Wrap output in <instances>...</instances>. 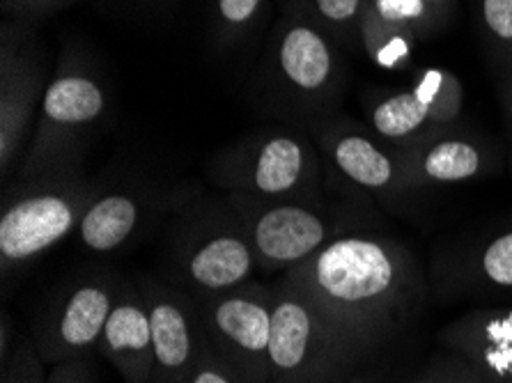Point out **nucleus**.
I'll use <instances>...</instances> for the list:
<instances>
[{
  "label": "nucleus",
  "instance_id": "nucleus-1",
  "mask_svg": "<svg viewBox=\"0 0 512 383\" xmlns=\"http://www.w3.org/2000/svg\"><path fill=\"white\" fill-rule=\"evenodd\" d=\"M283 280L375 354L414 322L428 294L416 255L382 230L336 239Z\"/></svg>",
  "mask_w": 512,
  "mask_h": 383
},
{
  "label": "nucleus",
  "instance_id": "nucleus-2",
  "mask_svg": "<svg viewBox=\"0 0 512 383\" xmlns=\"http://www.w3.org/2000/svg\"><path fill=\"white\" fill-rule=\"evenodd\" d=\"M242 221L258 255L260 271H290L320 253L333 241L354 232L375 230L377 216L368 198L327 191L306 198L262 200L251 195L223 193Z\"/></svg>",
  "mask_w": 512,
  "mask_h": 383
},
{
  "label": "nucleus",
  "instance_id": "nucleus-3",
  "mask_svg": "<svg viewBox=\"0 0 512 383\" xmlns=\"http://www.w3.org/2000/svg\"><path fill=\"white\" fill-rule=\"evenodd\" d=\"M168 232V278L196 299L251 283L260 271L251 239L223 200H191L177 189Z\"/></svg>",
  "mask_w": 512,
  "mask_h": 383
},
{
  "label": "nucleus",
  "instance_id": "nucleus-4",
  "mask_svg": "<svg viewBox=\"0 0 512 383\" xmlns=\"http://www.w3.org/2000/svg\"><path fill=\"white\" fill-rule=\"evenodd\" d=\"M99 189L102 182L85 175L83 166L7 182L0 205V271L5 283L76 234Z\"/></svg>",
  "mask_w": 512,
  "mask_h": 383
},
{
  "label": "nucleus",
  "instance_id": "nucleus-5",
  "mask_svg": "<svg viewBox=\"0 0 512 383\" xmlns=\"http://www.w3.org/2000/svg\"><path fill=\"white\" fill-rule=\"evenodd\" d=\"M372 356L375 351L324 315L304 292L283 278L274 285L271 381L336 383Z\"/></svg>",
  "mask_w": 512,
  "mask_h": 383
},
{
  "label": "nucleus",
  "instance_id": "nucleus-6",
  "mask_svg": "<svg viewBox=\"0 0 512 383\" xmlns=\"http://www.w3.org/2000/svg\"><path fill=\"white\" fill-rule=\"evenodd\" d=\"M209 179L223 193L251 198H306L327 191L320 152L308 138L287 131L246 138L212 159Z\"/></svg>",
  "mask_w": 512,
  "mask_h": 383
},
{
  "label": "nucleus",
  "instance_id": "nucleus-7",
  "mask_svg": "<svg viewBox=\"0 0 512 383\" xmlns=\"http://www.w3.org/2000/svg\"><path fill=\"white\" fill-rule=\"evenodd\" d=\"M209 349L239 383H269L274 287L251 280L230 292L198 299Z\"/></svg>",
  "mask_w": 512,
  "mask_h": 383
},
{
  "label": "nucleus",
  "instance_id": "nucleus-8",
  "mask_svg": "<svg viewBox=\"0 0 512 383\" xmlns=\"http://www.w3.org/2000/svg\"><path fill=\"white\" fill-rule=\"evenodd\" d=\"M120 285L122 278L113 271H83L42 303L30 340L46 367L99 349Z\"/></svg>",
  "mask_w": 512,
  "mask_h": 383
},
{
  "label": "nucleus",
  "instance_id": "nucleus-9",
  "mask_svg": "<svg viewBox=\"0 0 512 383\" xmlns=\"http://www.w3.org/2000/svg\"><path fill=\"white\" fill-rule=\"evenodd\" d=\"M104 108V88L95 78L79 69L60 72L46 85L40 129L14 177L26 179L81 166L79 134L102 117Z\"/></svg>",
  "mask_w": 512,
  "mask_h": 383
},
{
  "label": "nucleus",
  "instance_id": "nucleus-10",
  "mask_svg": "<svg viewBox=\"0 0 512 383\" xmlns=\"http://www.w3.org/2000/svg\"><path fill=\"white\" fill-rule=\"evenodd\" d=\"M317 145L331 177L349 193L375 198L384 207H402L416 195L402 166L398 147L386 143L375 131L329 124L317 131Z\"/></svg>",
  "mask_w": 512,
  "mask_h": 383
},
{
  "label": "nucleus",
  "instance_id": "nucleus-11",
  "mask_svg": "<svg viewBox=\"0 0 512 383\" xmlns=\"http://www.w3.org/2000/svg\"><path fill=\"white\" fill-rule=\"evenodd\" d=\"M141 287L152 324V383H184L207 349L198 299L168 276H143Z\"/></svg>",
  "mask_w": 512,
  "mask_h": 383
},
{
  "label": "nucleus",
  "instance_id": "nucleus-12",
  "mask_svg": "<svg viewBox=\"0 0 512 383\" xmlns=\"http://www.w3.org/2000/svg\"><path fill=\"white\" fill-rule=\"evenodd\" d=\"M177 191L154 184H122L104 186L90 202L79 228L76 241L81 250L92 255H113L129 250L141 241L147 230L168 211H173Z\"/></svg>",
  "mask_w": 512,
  "mask_h": 383
},
{
  "label": "nucleus",
  "instance_id": "nucleus-13",
  "mask_svg": "<svg viewBox=\"0 0 512 383\" xmlns=\"http://www.w3.org/2000/svg\"><path fill=\"white\" fill-rule=\"evenodd\" d=\"M462 113V83L446 69H425L407 92L379 99L370 127L393 147H407L455 127Z\"/></svg>",
  "mask_w": 512,
  "mask_h": 383
},
{
  "label": "nucleus",
  "instance_id": "nucleus-14",
  "mask_svg": "<svg viewBox=\"0 0 512 383\" xmlns=\"http://www.w3.org/2000/svg\"><path fill=\"white\" fill-rule=\"evenodd\" d=\"M400 161L411 189L476 182L501 173L503 156L487 140L460 134L455 127L430 136L421 143L398 147Z\"/></svg>",
  "mask_w": 512,
  "mask_h": 383
},
{
  "label": "nucleus",
  "instance_id": "nucleus-15",
  "mask_svg": "<svg viewBox=\"0 0 512 383\" xmlns=\"http://www.w3.org/2000/svg\"><path fill=\"white\" fill-rule=\"evenodd\" d=\"M432 271L448 296L512 294V228L441 248Z\"/></svg>",
  "mask_w": 512,
  "mask_h": 383
},
{
  "label": "nucleus",
  "instance_id": "nucleus-16",
  "mask_svg": "<svg viewBox=\"0 0 512 383\" xmlns=\"http://www.w3.org/2000/svg\"><path fill=\"white\" fill-rule=\"evenodd\" d=\"M437 340L487 383H512V306L464 312L441 328Z\"/></svg>",
  "mask_w": 512,
  "mask_h": 383
},
{
  "label": "nucleus",
  "instance_id": "nucleus-17",
  "mask_svg": "<svg viewBox=\"0 0 512 383\" xmlns=\"http://www.w3.org/2000/svg\"><path fill=\"white\" fill-rule=\"evenodd\" d=\"M99 351L118 370L124 383H152V324L141 280L122 278L118 299L99 340Z\"/></svg>",
  "mask_w": 512,
  "mask_h": 383
},
{
  "label": "nucleus",
  "instance_id": "nucleus-18",
  "mask_svg": "<svg viewBox=\"0 0 512 383\" xmlns=\"http://www.w3.org/2000/svg\"><path fill=\"white\" fill-rule=\"evenodd\" d=\"M274 67L283 88L294 97L315 99L329 95L336 78V56L327 35L304 21L287 23L278 37Z\"/></svg>",
  "mask_w": 512,
  "mask_h": 383
},
{
  "label": "nucleus",
  "instance_id": "nucleus-19",
  "mask_svg": "<svg viewBox=\"0 0 512 383\" xmlns=\"http://www.w3.org/2000/svg\"><path fill=\"white\" fill-rule=\"evenodd\" d=\"M363 46H366L370 58L384 69H402L411 62L416 35L407 26L384 19L370 3L363 10L361 19Z\"/></svg>",
  "mask_w": 512,
  "mask_h": 383
},
{
  "label": "nucleus",
  "instance_id": "nucleus-20",
  "mask_svg": "<svg viewBox=\"0 0 512 383\" xmlns=\"http://www.w3.org/2000/svg\"><path fill=\"white\" fill-rule=\"evenodd\" d=\"M384 19L402 23L414 35L437 30L439 21L451 10V0H370Z\"/></svg>",
  "mask_w": 512,
  "mask_h": 383
},
{
  "label": "nucleus",
  "instance_id": "nucleus-21",
  "mask_svg": "<svg viewBox=\"0 0 512 383\" xmlns=\"http://www.w3.org/2000/svg\"><path fill=\"white\" fill-rule=\"evenodd\" d=\"M476 12L487 46L512 72V0H476Z\"/></svg>",
  "mask_w": 512,
  "mask_h": 383
},
{
  "label": "nucleus",
  "instance_id": "nucleus-22",
  "mask_svg": "<svg viewBox=\"0 0 512 383\" xmlns=\"http://www.w3.org/2000/svg\"><path fill=\"white\" fill-rule=\"evenodd\" d=\"M398 383H487L473 367L453 351L446 349V354L432 356V361L425 363L416 374Z\"/></svg>",
  "mask_w": 512,
  "mask_h": 383
},
{
  "label": "nucleus",
  "instance_id": "nucleus-23",
  "mask_svg": "<svg viewBox=\"0 0 512 383\" xmlns=\"http://www.w3.org/2000/svg\"><path fill=\"white\" fill-rule=\"evenodd\" d=\"M46 363L33 340H19L12 356L3 363L0 383H46Z\"/></svg>",
  "mask_w": 512,
  "mask_h": 383
},
{
  "label": "nucleus",
  "instance_id": "nucleus-24",
  "mask_svg": "<svg viewBox=\"0 0 512 383\" xmlns=\"http://www.w3.org/2000/svg\"><path fill=\"white\" fill-rule=\"evenodd\" d=\"M306 3L324 26L349 33L354 26H361L368 0H306Z\"/></svg>",
  "mask_w": 512,
  "mask_h": 383
},
{
  "label": "nucleus",
  "instance_id": "nucleus-25",
  "mask_svg": "<svg viewBox=\"0 0 512 383\" xmlns=\"http://www.w3.org/2000/svg\"><path fill=\"white\" fill-rule=\"evenodd\" d=\"M262 0H216V14L228 33L246 28L260 12Z\"/></svg>",
  "mask_w": 512,
  "mask_h": 383
},
{
  "label": "nucleus",
  "instance_id": "nucleus-26",
  "mask_svg": "<svg viewBox=\"0 0 512 383\" xmlns=\"http://www.w3.org/2000/svg\"><path fill=\"white\" fill-rule=\"evenodd\" d=\"M46 383H97L95 372H92V363L88 356L72 358V361H62L58 365H51L46 372Z\"/></svg>",
  "mask_w": 512,
  "mask_h": 383
},
{
  "label": "nucleus",
  "instance_id": "nucleus-27",
  "mask_svg": "<svg viewBox=\"0 0 512 383\" xmlns=\"http://www.w3.org/2000/svg\"><path fill=\"white\" fill-rule=\"evenodd\" d=\"M184 383H239V381L235 379V374L228 370V365L223 363L207 345L198 367L191 372V377Z\"/></svg>",
  "mask_w": 512,
  "mask_h": 383
},
{
  "label": "nucleus",
  "instance_id": "nucleus-28",
  "mask_svg": "<svg viewBox=\"0 0 512 383\" xmlns=\"http://www.w3.org/2000/svg\"><path fill=\"white\" fill-rule=\"evenodd\" d=\"M501 101H503V113H506L508 131H510V170H512V72L506 74L501 81Z\"/></svg>",
  "mask_w": 512,
  "mask_h": 383
},
{
  "label": "nucleus",
  "instance_id": "nucleus-29",
  "mask_svg": "<svg viewBox=\"0 0 512 383\" xmlns=\"http://www.w3.org/2000/svg\"><path fill=\"white\" fill-rule=\"evenodd\" d=\"M0 338H3V363H7V358L12 356L10 351V319L3 315V324H0Z\"/></svg>",
  "mask_w": 512,
  "mask_h": 383
},
{
  "label": "nucleus",
  "instance_id": "nucleus-30",
  "mask_svg": "<svg viewBox=\"0 0 512 383\" xmlns=\"http://www.w3.org/2000/svg\"><path fill=\"white\" fill-rule=\"evenodd\" d=\"M336 383H377V379L375 377H370V374H349V377H345V379H340V381H336Z\"/></svg>",
  "mask_w": 512,
  "mask_h": 383
},
{
  "label": "nucleus",
  "instance_id": "nucleus-31",
  "mask_svg": "<svg viewBox=\"0 0 512 383\" xmlns=\"http://www.w3.org/2000/svg\"><path fill=\"white\" fill-rule=\"evenodd\" d=\"M269 383H301V381H269Z\"/></svg>",
  "mask_w": 512,
  "mask_h": 383
},
{
  "label": "nucleus",
  "instance_id": "nucleus-32",
  "mask_svg": "<svg viewBox=\"0 0 512 383\" xmlns=\"http://www.w3.org/2000/svg\"><path fill=\"white\" fill-rule=\"evenodd\" d=\"M26 3H30V5H33V3H40V0H26Z\"/></svg>",
  "mask_w": 512,
  "mask_h": 383
}]
</instances>
